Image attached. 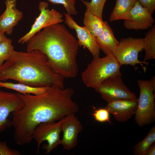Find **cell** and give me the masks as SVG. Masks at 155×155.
I'll return each instance as SVG.
<instances>
[{"instance_id":"1","label":"cell","mask_w":155,"mask_h":155,"mask_svg":"<svg viewBox=\"0 0 155 155\" xmlns=\"http://www.w3.org/2000/svg\"><path fill=\"white\" fill-rule=\"evenodd\" d=\"M19 93L24 106L12 113L11 121L14 140L19 145L30 142L35 129L40 123L55 121L79 111L78 105L72 99L74 91L71 88H62L53 84L40 95Z\"/></svg>"},{"instance_id":"2","label":"cell","mask_w":155,"mask_h":155,"mask_svg":"<svg viewBox=\"0 0 155 155\" xmlns=\"http://www.w3.org/2000/svg\"><path fill=\"white\" fill-rule=\"evenodd\" d=\"M61 23L36 33L27 42L26 51H39L46 56L49 65L55 73L64 78H74L78 73L76 57L79 46L78 40Z\"/></svg>"},{"instance_id":"3","label":"cell","mask_w":155,"mask_h":155,"mask_svg":"<svg viewBox=\"0 0 155 155\" xmlns=\"http://www.w3.org/2000/svg\"><path fill=\"white\" fill-rule=\"evenodd\" d=\"M64 78L49 65L46 56L37 50L30 52L14 50L0 66V81L10 79L35 87L57 84L64 88Z\"/></svg>"},{"instance_id":"4","label":"cell","mask_w":155,"mask_h":155,"mask_svg":"<svg viewBox=\"0 0 155 155\" xmlns=\"http://www.w3.org/2000/svg\"><path fill=\"white\" fill-rule=\"evenodd\" d=\"M121 66L113 53L102 58L94 57L82 72V80L87 87L96 90L106 79L115 75H122L120 71Z\"/></svg>"},{"instance_id":"5","label":"cell","mask_w":155,"mask_h":155,"mask_svg":"<svg viewBox=\"0 0 155 155\" xmlns=\"http://www.w3.org/2000/svg\"><path fill=\"white\" fill-rule=\"evenodd\" d=\"M140 96L135 120L140 127L152 123L155 120V86L151 80H138Z\"/></svg>"},{"instance_id":"6","label":"cell","mask_w":155,"mask_h":155,"mask_svg":"<svg viewBox=\"0 0 155 155\" xmlns=\"http://www.w3.org/2000/svg\"><path fill=\"white\" fill-rule=\"evenodd\" d=\"M144 48L143 39L130 37L121 39L113 54L121 65H129L134 66L140 64L143 66L142 63L147 65L148 64L147 62L141 61L138 59V53Z\"/></svg>"},{"instance_id":"7","label":"cell","mask_w":155,"mask_h":155,"mask_svg":"<svg viewBox=\"0 0 155 155\" xmlns=\"http://www.w3.org/2000/svg\"><path fill=\"white\" fill-rule=\"evenodd\" d=\"M62 119V118H61ZM62 119L55 121L43 123L38 125L35 129L32 135L33 139L37 144L36 152L38 153L40 146L44 141L47 144L43 146L45 150L44 154H48L61 144L60 133L61 131Z\"/></svg>"},{"instance_id":"8","label":"cell","mask_w":155,"mask_h":155,"mask_svg":"<svg viewBox=\"0 0 155 155\" xmlns=\"http://www.w3.org/2000/svg\"><path fill=\"white\" fill-rule=\"evenodd\" d=\"M121 76L115 75L106 79L100 84L96 90L107 102L117 100L137 98L135 94L131 91L124 84Z\"/></svg>"},{"instance_id":"9","label":"cell","mask_w":155,"mask_h":155,"mask_svg":"<svg viewBox=\"0 0 155 155\" xmlns=\"http://www.w3.org/2000/svg\"><path fill=\"white\" fill-rule=\"evenodd\" d=\"M38 8L40 12L39 16L28 32L18 40V43H27L34 35L43 28L54 24L61 23L63 21V15L55 9H49L47 3L40 2Z\"/></svg>"},{"instance_id":"10","label":"cell","mask_w":155,"mask_h":155,"mask_svg":"<svg viewBox=\"0 0 155 155\" xmlns=\"http://www.w3.org/2000/svg\"><path fill=\"white\" fill-rule=\"evenodd\" d=\"M24 104L19 93L0 90V133L12 125L7 118L9 114L20 109Z\"/></svg>"},{"instance_id":"11","label":"cell","mask_w":155,"mask_h":155,"mask_svg":"<svg viewBox=\"0 0 155 155\" xmlns=\"http://www.w3.org/2000/svg\"><path fill=\"white\" fill-rule=\"evenodd\" d=\"M61 119L63 136L61 144L64 149L69 150L78 145V136L83 129V126L75 114H68Z\"/></svg>"},{"instance_id":"12","label":"cell","mask_w":155,"mask_h":155,"mask_svg":"<svg viewBox=\"0 0 155 155\" xmlns=\"http://www.w3.org/2000/svg\"><path fill=\"white\" fill-rule=\"evenodd\" d=\"M154 22L152 15L136 1L123 25L129 30H144L152 27Z\"/></svg>"},{"instance_id":"13","label":"cell","mask_w":155,"mask_h":155,"mask_svg":"<svg viewBox=\"0 0 155 155\" xmlns=\"http://www.w3.org/2000/svg\"><path fill=\"white\" fill-rule=\"evenodd\" d=\"M65 23L71 29L76 32L78 39L79 46H83L87 48L93 57H99L100 49L96 39L84 26L79 25L74 20L71 15L68 13H65Z\"/></svg>"},{"instance_id":"14","label":"cell","mask_w":155,"mask_h":155,"mask_svg":"<svg viewBox=\"0 0 155 155\" xmlns=\"http://www.w3.org/2000/svg\"><path fill=\"white\" fill-rule=\"evenodd\" d=\"M138 98L120 99L108 102L105 107L120 122H125L135 114L137 109Z\"/></svg>"},{"instance_id":"15","label":"cell","mask_w":155,"mask_h":155,"mask_svg":"<svg viewBox=\"0 0 155 155\" xmlns=\"http://www.w3.org/2000/svg\"><path fill=\"white\" fill-rule=\"evenodd\" d=\"M5 9L0 16V32L10 35L23 15L16 7V0H5Z\"/></svg>"},{"instance_id":"16","label":"cell","mask_w":155,"mask_h":155,"mask_svg":"<svg viewBox=\"0 0 155 155\" xmlns=\"http://www.w3.org/2000/svg\"><path fill=\"white\" fill-rule=\"evenodd\" d=\"M96 39L100 49L106 55L113 53L119 42L115 36L112 29L106 21H104L102 33L96 38Z\"/></svg>"},{"instance_id":"17","label":"cell","mask_w":155,"mask_h":155,"mask_svg":"<svg viewBox=\"0 0 155 155\" xmlns=\"http://www.w3.org/2000/svg\"><path fill=\"white\" fill-rule=\"evenodd\" d=\"M136 1L133 0H116L115 7L110 16L109 21L128 19L130 11Z\"/></svg>"},{"instance_id":"18","label":"cell","mask_w":155,"mask_h":155,"mask_svg":"<svg viewBox=\"0 0 155 155\" xmlns=\"http://www.w3.org/2000/svg\"><path fill=\"white\" fill-rule=\"evenodd\" d=\"M84 26L96 38L102 33L104 21L100 18L90 12L86 9L83 20Z\"/></svg>"},{"instance_id":"19","label":"cell","mask_w":155,"mask_h":155,"mask_svg":"<svg viewBox=\"0 0 155 155\" xmlns=\"http://www.w3.org/2000/svg\"><path fill=\"white\" fill-rule=\"evenodd\" d=\"M51 87V86L35 87L20 83H13L0 81V87L13 90L22 94H31L34 95H40L49 90Z\"/></svg>"},{"instance_id":"20","label":"cell","mask_w":155,"mask_h":155,"mask_svg":"<svg viewBox=\"0 0 155 155\" xmlns=\"http://www.w3.org/2000/svg\"><path fill=\"white\" fill-rule=\"evenodd\" d=\"M145 55L144 61L155 59V26H152L143 38Z\"/></svg>"},{"instance_id":"21","label":"cell","mask_w":155,"mask_h":155,"mask_svg":"<svg viewBox=\"0 0 155 155\" xmlns=\"http://www.w3.org/2000/svg\"><path fill=\"white\" fill-rule=\"evenodd\" d=\"M155 142L154 126L151 128L145 138L134 146V154L135 155H146L148 150Z\"/></svg>"},{"instance_id":"22","label":"cell","mask_w":155,"mask_h":155,"mask_svg":"<svg viewBox=\"0 0 155 155\" xmlns=\"http://www.w3.org/2000/svg\"><path fill=\"white\" fill-rule=\"evenodd\" d=\"M80 0L90 12L102 18L103 8L106 0H91L90 2Z\"/></svg>"},{"instance_id":"23","label":"cell","mask_w":155,"mask_h":155,"mask_svg":"<svg viewBox=\"0 0 155 155\" xmlns=\"http://www.w3.org/2000/svg\"><path fill=\"white\" fill-rule=\"evenodd\" d=\"M12 40L7 38L0 42V66L10 57L14 50Z\"/></svg>"},{"instance_id":"24","label":"cell","mask_w":155,"mask_h":155,"mask_svg":"<svg viewBox=\"0 0 155 155\" xmlns=\"http://www.w3.org/2000/svg\"><path fill=\"white\" fill-rule=\"evenodd\" d=\"M52 4H61L65 8L67 13L70 15H75L78 13L75 6V0H47Z\"/></svg>"},{"instance_id":"25","label":"cell","mask_w":155,"mask_h":155,"mask_svg":"<svg viewBox=\"0 0 155 155\" xmlns=\"http://www.w3.org/2000/svg\"><path fill=\"white\" fill-rule=\"evenodd\" d=\"M110 113L105 107L99 108L94 111L92 115L96 121L100 122H108L111 124L110 119Z\"/></svg>"},{"instance_id":"26","label":"cell","mask_w":155,"mask_h":155,"mask_svg":"<svg viewBox=\"0 0 155 155\" xmlns=\"http://www.w3.org/2000/svg\"><path fill=\"white\" fill-rule=\"evenodd\" d=\"M0 154L1 155H20L21 153L16 150L8 147L5 141H0Z\"/></svg>"},{"instance_id":"27","label":"cell","mask_w":155,"mask_h":155,"mask_svg":"<svg viewBox=\"0 0 155 155\" xmlns=\"http://www.w3.org/2000/svg\"><path fill=\"white\" fill-rule=\"evenodd\" d=\"M152 15L155 9V0H136Z\"/></svg>"},{"instance_id":"28","label":"cell","mask_w":155,"mask_h":155,"mask_svg":"<svg viewBox=\"0 0 155 155\" xmlns=\"http://www.w3.org/2000/svg\"><path fill=\"white\" fill-rule=\"evenodd\" d=\"M155 155V142L153 143L148 150L146 155Z\"/></svg>"},{"instance_id":"29","label":"cell","mask_w":155,"mask_h":155,"mask_svg":"<svg viewBox=\"0 0 155 155\" xmlns=\"http://www.w3.org/2000/svg\"><path fill=\"white\" fill-rule=\"evenodd\" d=\"M7 38L5 36V33L0 32V42L4 41Z\"/></svg>"},{"instance_id":"30","label":"cell","mask_w":155,"mask_h":155,"mask_svg":"<svg viewBox=\"0 0 155 155\" xmlns=\"http://www.w3.org/2000/svg\"><path fill=\"white\" fill-rule=\"evenodd\" d=\"M134 0V1H136V0Z\"/></svg>"}]
</instances>
